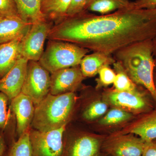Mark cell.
Segmentation results:
<instances>
[{"label":"cell","instance_id":"cell-6","mask_svg":"<svg viewBox=\"0 0 156 156\" xmlns=\"http://www.w3.org/2000/svg\"><path fill=\"white\" fill-rule=\"evenodd\" d=\"M53 24L46 20L32 24L22 39L23 57L28 61H39L44 50L45 41Z\"/></svg>","mask_w":156,"mask_h":156},{"label":"cell","instance_id":"cell-30","mask_svg":"<svg viewBox=\"0 0 156 156\" xmlns=\"http://www.w3.org/2000/svg\"><path fill=\"white\" fill-rule=\"evenodd\" d=\"M141 156H156V142H145Z\"/></svg>","mask_w":156,"mask_h":156},{"label":"cell","instance_id":"cell-34","mask_svg":"<svg viewBox=\"0 0 156 156\" xmlns=\"http://www.w3.org/2000/svg\"><path fill=\"white\" fill-rule=\"evenodd\" d=\"M154 141H156V139L155 140H154Z\"/></svg>","mask_w":156,"mask_h":156},{"label":"cell","instance_id":"cell-15","mask_svg":"<svg viewBox=\"0 0 156 156\" xmlns=\"http://www.w3.org/2000/svg\"><path fill=\"white\" fill-rule=\"evenodd\" d=\"M23 38L0 44V79L5 75L22 58Z\"/></svg>","mask_w":156,"mask_h":156},{"label":"cell","instance_id":"cell-8","mask_svg":"<svg viewBox=\"0 0 156 156\" xmlns=\"http://www.w3.org/2000/svg\"><path fill=\"white\" fill-rule=\"evenodd\" d=\"M146 93L138 88L133 91L123 92L114 89L107 92L105 97L109 103L116 107L134 113L144 114L153 108Z\"/></svg>","mask_w":156,"mask_h":156},{"label":"cell","instance_id":"cell-16","mask_svg":"<svg viewBox=\"0 0 156 156\" xmlns=\"http://www.w3.org/2000/svg\"><path fill=\"white\" fill-rule=\"evenodd\" d=\"M102 142L96 136H81L71 144L67 156H101Z\"/></svg>","mask_w":156,"mask_h":156},{"label":"cell","instance_id":"cell-13","mask_svg":"<svg viewBox=\"0 0 156 156\" xmlns=\"http://www.w3.org/2000/svg\"><path fill=\"white\" fill-rule=\"evenodd\" d=\"M34 105L30 98L21 92L11 100V108L16 116L19 136L28 130L32 123L35 108Z\"/></svg>","mask_w":156,"mask_h":156},{"label":"cell","instance_id":"cell-14","mask_svg":"<svg viewBox=\"0 0 156 156\" xmlns=\"http://www.w3.org/2000/svg\"><path fill=\"white\" fill-rule=\"evenodd\" d=\"M31 25L18 16L0 17V44L23 38Z\"/></svg>","mask_w":156,"mask_h":156},{"label":"cell","instance_id":"cell-32","mask_svg":"<svg viewBox=\"0 0 156 156\" xmlns=\"http://www.w3.org/2000/svg\"><path fill=\"white\" fill-rule=\"evenodd\" d=\"M5 145L4 137L2 135H0V156H2L5 150Z\"/></svg>","mask_w":156,"mask_h":156},{"label":"cell","instance_id":"cell-17","mask_svg":"<svg viewBox=\"0 0 156 156\" xmlns=\"http://www.w3.org/2000/svg\"><path fill=\"white\" fill-rule=\"evenodd\" d=\"M115 62L113 56L94 52L84 56L81 60L80 66L84 77H92L98 74L103 66L113 64Z\"/></svg>","mask_w":156,"mask_h":156},{"label":"cell","instance_id":"cell-1","mask_svg":"<svg viewBox=\"0 0 156 156\" xmlns=\"http://www.w3.org/2000/svg\"><path fill=\"white\" fill-rule=\"evenodd\" d=\"M156 35V8L129 7L110 14L87 11L53 24L48 40L69 42L93 52L112 56L117 51Z\"/></svg>","mask_w":156,"mask_h":156},{"label":"cell","instance_id":"cell-7","mask_svg":"<svg viewBox=\"0 0 156 156\" xmlns=\"http://www.w3.org/2000/svg\"><path fill=\"white\" fill-rule=\"evenodd\" d=\"M66 125L57 129L41 132L30 131L34 156H61L63 151V135Z\"/></svg>","mask_w":156,"mask_h":156},{"label":"cell","instance_id":"cell-2","mask_svg":"<svg viewBox=\"0 0 156 156\" xmlns=\"http://www.w3.org/2000/svg\"><path fill=\"white\" fill-rule=\"evenodd\" d=\"M112 56L122 65L134 83L147 90L156 103L152 40L130 45L117 51Z\"/></svg>","mask_w":156,"mask_h":156},{"label":"cell","instance_id":"cell-29","mask_svg":"<svg viewBox=\"0 0 156 156\" xmlns=\"http://www.w3.org/2000/svg\"><path fill=\"white\" fill-rule=\"evenodd\" d=\"M130 7L135 9H156V0H136L130 2Z\"/></svg>","mask_w":156,"mask_h":156},{"label":"cell","instance_id":"cell-24","mask_svg":"<svg viewBox=\"0 0 156 156\" xmlns=\"http://www.w3.org/2000/svg\"><path fill=\"white\" fill-rule=\"evenodd\" d=\"M107 109L108 105L106 102L96 101L87 107L84 112L83 115L86 120L95 119L105 114Z\"/></svg>","mask_w":156,"mask_h":156},{"label":"cell","instance_id":"cell-10","mask_svg":"<svg viewBox=\"0 0 156 156\" xmlns=\"http://www.w3.org/2000/svg\"><path fill=\"white\" fill-rule=\"evenodd\" d=\"M84 78L80 65L57 71L51 74L50 93L58 95L73 92Z\"/></svg>","mask_w":156,"mask_h":156},{"label":"cell","instance_id":"cell-20","mask_svg":"<svg viewBox=\"0 0 156 156\" xmlns=\"http://www.w3.org/2000/svg\"><path fill=\"white\" fill-rule=\"evenodd\" d=\"M130 2L129 0H89L85 11L104 15L127 8Z\"/></svg>","mask_w":156,"mask_h":156},{"label":"cell","instance_id":"cell-11","mask_svg":"<svg viewBox=\"0 0 156 156\" xmlns=\"http://www.w3.org/2000/svg\"><path fill=\"white\" fill-rule=\"evenodd\" d=\"M28 60L22 57L0 79V92L12 100L21 92L26 75Z\"/></svg>","mask_w":156,"mask_h":156},{"label":"cell","instance_id":"cell-5","mask_svg":"<svg viewBox=\"0 0 156 156\" xmlns=\"http://www.w3.org/2000/svg\"><path fill=\"white\" fill-rule=\"evenodd\" d=\"M50 73L39 61H28L21 93L30 98L37 105L50 93Z\"/></svg>","mask_w":156,"mask_h":156},{"label":"cell","instance_id":"cell-4","mask_svg":"<svg viewBox=\"0 0 156 156\" xmlns=\"http://www.w3.org/2000/svg\"><path fill=\"white\" fill-rule=\"evenodd\" d=\"M90 50L69 42L49 40L39 62L51 74L80 65Z\"/></svg>","mask_w":156,"mask_h":156},{"label":"cell","instance_id":"cell-28","mask_svg":"<svg viewBox=\"0 0 156 156\" xmlns=\"http://www.w3.org/2000/svg\"><path fill=\"white\" fill-rule=\"evenodd\" d=\"M89 0H71L67 12L66 17H72L85 11Z\"/></svg>","mask_w":156,"mask_h":156},{"label":"cell","instance_id":"cell-27","mask_svg":"<svg viewBox=\"0 0 156 156\" xmlns=\"http://www.w3.org/2000/svg\"><path fill=\"white\" fill-rule=\"evenodd\" d=\"M18 16L14 0H0V17Z\"/></svg>","mask_w":156,"mask_h":156},{"label":"cell","instance_id":"cell-21","mask_svg":"<svg viewBox=\"0 0 156 156\" xmlns=\"http://www.w3.org/2000/svg\"><path fill=\"white\" fill-rule=\"evenodd\" d=\"M116 71L115 79L114 82L115 90L118 91H133L137 89V85L134 83L124 70L122 65L115 61L113 63Z\"/></svg>","mask_w":156,"mask_h":156},{"label":"cell","instance_id":"cell-18","mask_svg":"<svg viewBox=\"0 0 156 156\" xmlns=\"http://www.w3.org/2000/svg\"><path fill=\"white\" fill-rule=\"evenodd\" d=\"M71 0H41V10L45 19L53 24L66 17Z\"/></svg>","mask_w":156,"mask_h":156},{"label":"cell","instance_id":"cell-26","mask_svg":"<svg viewBox=\"0 0 156 156\" xmlns=\"http://www.w3.org/2000/svg\"><path fill=\"white\" fill-rule=\"evenodd\" d=\"M8 97L2 92H0V130L5 128L10 118L8 107Z\"/></svg>","mask_w":156,"mask_h":156},{"label":"cell","instance_id":"cell-23","mask_svg":"<svg viewBox=\"0 0 156 156\" xmlns=\"http://www.w3.org/2000/svg\"><path fill=\"white\" fill-rule=\"evenodd\" d=\"M132 116V114L129 112L117 108L110 110L99 121V123L103 126H111L127 121Z\"/></svg>","mask_w":156,"mask_h":156},{"label":"cell","instance_id":"cell-12","mask_svg":"<svg viewBox=\"0 0 156 156\" xmlns=\"http://www.w3.org/2000/svg\"><path fill=\"white\" fill-rule=\"evenodd\" d=\"M116 133L135 134L145 142L153 141L156 139V110L143 114Z\"/></svg>","mask_w":156,"mask_h":156},{"label":"cell","instance_id":"cell-9","mask_svg":"<svg viewBox=\"0 0 156 156\" xmlns=\"http://www.w3.org/2000/svg\"><path fill=\"white\" fill-rule=\"evenodd\" d=\"M144 143L133 134L115 133L103 141L102 149L111 156H141Z\"/></svg>","mask_w":156,"mask_h":156},{"label":"cell","instance_id":"cell-3","mask_svg":"<svg viewBox=\"0 0 156 156\" xmlns=\"http://www.w3.org/2000/svg\"><path fill=\"white\" fill-rule=\"evenodd\" d=\"M76 99L73 92L58 95L49 93L36 106L33 126L37 131L46 132L66 125Z\"/></svg>","mask_w":156,"mask_h":156},{"label":"cell","instance_id":"cell-25","mask_svg":"<svg viewBox=\"0 0 156 156\" xmlns=\"http://www.w3.org/2000/svg\"><path fill=\"white\" fill-rule=\"evenodd\" d=\"M99 78L97 80L98 87H106L113 84L116 74L109 66H105L101 68L98 73Z\"/></svg>","mask_w":156,"mask_h":156},{"label":"cell","instance_id":"cell-31","mask_svg":"<svg viewBox=\"0 0 156 156\" xmlns=\"http://www.w3.org/2000/svg\"><path fill=\"white\" fill-rule=\"evenodd\" d=\"M152 54L154 62V74H156V35L152 40Z\"/></svg>","mask_w":156,"mask_h":156},{"label":"cell","instance_id":"cell-33","mask_svg":"<svg viewBox=\"0 0 156 156\" xmlns=\"http://www.w3.org/2000/svg\"><path fill=\"white\" fill-rule=\"evenodd\" d=\"M154 82L155 86L156 88V74H154Z\"/></svg>","mask_w":156,"mask_h":156},{"label":"cell","instance_id":"cell-19","mask_svg":"<svg viewBox=\"0 0 156 156\" xmlns=\"http://www.w3.org/2000/svg\"><path fill=\"white\" fill-rule=\"evenodd\" d=\"M19 17L33 24L45 20L41 10V0H14Z\"/></svg>","mask_w":156,"mask_h":156},{"label":"cell","instance_id":"cell-22","mask_svg":"<svg viewBox=\"0 0 156 156\" xmlns=\"http://www.w3.org/2000/svg\"><path fill=\"white\" fill-rule=\"evenodd\" d=\"M33 151L30 139V131H27L20 136L14 143L7 156H32Z\"/></svg>","mask_w":156,"mask_h":156}]
</instances>
